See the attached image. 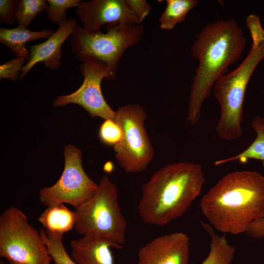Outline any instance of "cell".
Segmentation results:
<instances>
[{
    "label": "cell",
    "mask_w": 264,
    "mask_h": 264,
    "mask_svg": "<svg viewBox=\"0 0 264 264\" xmlns=\"http://www.w3.org/2000/svg\"><path fill=\"white\" fill-rule=\"evenodd\" d=\"M246 42L242 29L233 20L209 23L198 34L191 47L198 64L191 87L187 122L195 125L199 121L214 84L240 59Z\"/></svg>",
    "instance_id": "1"
},
{
    "label": "cell",
    "mask_w": 264,
    "mask_h": 264,
    "mask_svg": "<svg viewBox=\"0 0 264 264\" xmlns=\"http://www.w3.org/2000/svg\"><path fill=\"white\" fill-rule=\"evenodd\" d=\"M199 207L214 228L224 234L245 233L264 218V176L254 170L229 172L204 194Z\"/></svg>",
    "instance_id": "2"
},
{
    "label": "cell",
    "mask_w": 264,
    "mask_h": 264,
    "mask_svg": "<svg viewBox=\"0 0 264 264\" xmlns=\"http://www.w3.org/2000/svg\"><path fill=\"white\" fill-rule=\"evenodd\" d=\"M204 182L203 170L198 163L178 162L163 166L142 186L139 216L149 224H169L186 212Z\"/></svg>",
    "instance_id": "3"
},
{
    "label": "cell",
    "mask_w": 264,
    "mask_h": 264,
    "mask_svg": "<svg viewBox=\"0 0 264 264\" xmlns=\"http://www.w3.org/2000/svg\"><path fill=\"white\" fill-rule=\"evenodd\" d=\"M264 58V42L256 49L251 48L240 65L220 77L213 91L220 109L216 127L218 137L231 141L240 138L243 134V105L246 88L259 63Z\"/></svg>",
    "instance_id": "4"
},
{
    "label": "cell",
    "mask_w": 264,
    "mask_h": 264,
    "mask_svg": "<svg viewBox=\"0 0 264 264\" xmlns=\"http://www.w3.org/2000/svg\"><path fill=\"white\" fill-rule=\"evenodd\" d=\"M107 32H89L77 24L70 37L71 49L82 62L93 61L105 66L115 79L118 64L125 51L141 40V24L114 22L107 25Z\"/></svg>",
    "instance_id": "5"
},
{
    "label": "cell",
    "mask_w": 264,
    "mask_h": 264,
    "mask_svg": "<svg viewBox=\"0 0 264 264\" xmlns=\"http://www.w3.org/2000/svg\"><path fill=\"white\" fill-rule=\"evenodd\" d=\"M75 231L82 236L101 237L121 246L126 242L127 220L120 209L116 186L106 175L94 194L75 209Z\"/></svg>",
    "instance_id": "6"
},
{
    "label": "cell",
    "mask_w": 264,
    "mask_h": 264,
    "mask_svg": "<svg viewBox=\"0 0 264 264\" xmlns=\"http://www.w3.org/2000/svg\"><path fill=\"white\" fill-rule=\"evenodd\" d=\"M0 257L10 264H51L52 261L40 232L13 206L0 215Z\"/></svg>",
    "instance_id": "7"
},
{
    "label": "cell",
    "mask_w": 264,
    "mask_h": 264,
    "mask_svg": "<svg viewBox=\"0 0 264 264\" xmlns=\"http://www.w3.org/2000/svg\"><path fill=\"white\" fill-rule=\"evenodd\" d=\"M147 117L142 106L128 104L115 111V122L122 131L120 141L113 147L119 165L128 173L146 170L153 160L154 152L145 122Z\"/></svg>",
    "instance_id": "8"
},
{
    "label": "cell",
    "mask_w": 264,
    "mask_h": 264,
    "mask_svg": "<svg viewBox=\"0 0 264 264\" xmlns=\"http://www.w3.org/2000/svg\"><path fill=\"white\" fill-rule=\"evenodd\" d=\"M64 154L65 166L61 177L52 186L40 190L39 200L47 207L66 203L76 209L94 194L98 184L84 170L82 153L78 148L67 145Z\"/></svg>",
    "instance_id": "9"
},
{
    "label": "cell",
    "mask_w": 264,
    "mask_h": 264,
    "mask_svg": "<svg viewBox=\"0 0 264 264\" xmlns=\"http://www.w3.org/2000/svg\"><path fill=\"white\" fill-rule=\"evenodd\" d=\"M80 70L84 79L81 86L67 95L59 96L53 101L55 107L68 104H77L92 117H99L114 121L115 111L106 102L101 90V82L104 78L114 80L108 68L100 63L93 61L82 62Z\"/></svg>",
    "instance_id": "10"
},
{
    "label": "cell",
    "mask_w": 264,
    "mask_h": 264,
    "mask_svg": "<svg viewBox=\"0 0 264 264\" xmlns=\"http://www.w3.org/2000/svg\"><path fill=\"white\" fill-rule=\"evenodd\" d=\"M76 13L83 28L89 32L101 31L104 24L124 22L140 24L125 0H92L82 1Z\"/></svg>",
    "instance_id": "11"
},
{
    "label": "cell",
    "mask_w": 264,
    "mask_h": 264,
    "mask_svg": "<svg viewBox=\"0 0 264 264\" xmlns=\"http://www.w3.org/2000/svg\"><path fill=\"white\" fill-rule=\"evenodd\" d=\"M190 240L181 232L154 238L139 250L136 264H189Z\"/></svg>",
    "instance_id": "12"
},
{
    "label": "cell",
    "mask_w": 264,
    "mask_h": 264,
    "mask_svg": "<svg viewBox=\"0 0 264 264\" xmlns=\"http://www.w3.org/2000/svg\"><path fill=\"white\" fill-rule=\"evenodd\" d=\"M77 22L69 18L58 24V28L47 40L41 44L29 46V59L23 66L20 77L22 80L37 63L42 62L48 69L55 70L62 65V46L71 36L77 26Z\"/></svg>",
    "instance_id": "13"
},
{
    "label": "cell",
    "mask_w": 264,
    "mask_h": 264,
    "mask_svg": "<svg viewBox=\"0 0 264 264\" xmlns=\"http://www.w3.org/2000/svg\"><path fill=\"white\" fill-rule=\"evenodd\" d=\"M71 257L77 264H114L110 248L122 247L107 239L82 236L70 242Z\"/></svg>",
    "instance_id": "14"
},
{
    "label": "cell",
    "mask_w": 264,
    "mask_h": 264,
    "mask_svg": "<svg viewBox=\"0 0 264 264\" xmlns=\"http://www.w3.org/2000/svg\"><path fill=\"white\" fill-rule=\"evenodd\" d=\"M53 30L32 31L18 26L14 28H0V42L8 46L16 57L29 60V50L26 47L27 43L41 39H47Z\"/></svg>",
    "instance_id": "15"
},
{
    "label": "cell",
    "mask_w": 264,
    "mask_h": 264,
    "mask_svg": "<svg viewBox=\"0 0 264 264\" xmlns=\"http://www.w3.org/2000/svg\"><path fill=\"white\" fill-rule=\"evenodd\" d=\"M44 229L63 235L74 227L77 220L76 212L67 208L64 204L48 207L38 218Z\"/></svg>",
    "instance_id": "16"
},
{
    "label": "cell",
    "mask_w": 264,
    "mask_h": 264,
    "mask_svg": "<svg viewBox=\"0 0 264 264\" xmlns=\"http://www.w3.org/2000/svg\"><path fill=\"white\" fill-rule=\"evenodd\" d=\"M201 224L210 238L209 252L201 264H231L236 249L229 243L225 235H219L209 223Z\"/></svg>",
    "instance_id": "17"
},
{
    "label": "cell",
    "mask_w": 264,
    "mask_h": 264,
    "mask_svg": "<svg viewBox=\"0 0 264 264\" xmlns=\"http://www.w3.org/2000/svg\"><path fill=\"white\" fill-rule=\"evenodd\" d=\"M251 127L256 133V137L253 142L238 154L215 161V165L219 166L234 161L245 163L249 159L264 161V118L260 116L255 117L251 123Z\"/></svg>",
    "instance_id": "18"
},
{
    "label": "cell",
    "mask_w": 264,
    "mask_h": 264,
    "mask_svg": "<svg viewBox=\"0 0 264 264\" xmlns=\"http://www.w3.org/2000/svg\"><path fill=\"white\" fill-rule=\"evenodd\" d=\"M198 3L197 0H167L159 21L162 29L170 30L185 21L188 13Z\"/></svg>",
    "instance_id": "19"
},
{
    "label": "cell",
    "mask_w": 264,
    "mask_h": 264,
    "mask_svg": "<svg viewBox=\"0 0 264 264\" xmlns=\"http://www.w3.org/2000/svg\"><path fill=\"white\" fill-rule=\"evenodd\" d=\"M39 232L55 264H77L66 251L63 242V235L57 234L43 228L40 229Z\"/></svg>",
    "instance_id": "20"
},
{
    "label": "cell",
    "mask_w": 264,
    "mask_h": 264,
    "mask_svg": "<svg viewBox=\"0 0 264 264\" xmlns=\"http://www.w3.org/2000/svg\"><path fill=\"white\" fill-rule=\"evenodd\" d=\"M48 6L47 0H22L17 7L15 18L18 26L27 28L31 21Z\"/></svg>",
    "instance_id": "21"
},
{
    "label": "cell",
    "mask_w": 264,
    "mask_h": 264,
    "mask_svg": "<svg viewBox=\"0 0 264 264\" xmlns=\"http://www.w3.org/2000/svg\"><path fill=\"white\" fill-rule=\"evenodd\" d=\"M81 0H47L48 6L45 11L48 19L58 23L66 20V11L71 7H77Z\"/></svg>",
    "instance_id": "22"
},
{
    "label": "cell",
    "mask_w": 264,
    "mask_h": 264,
    "mask_svg": "<svg viewBox=\"0 0 264 264\" xmlns=\"http://www.w3.org/2000/svg\"><path fill=\"white\" fill-rule=\"evenodd\" d=\"M122 131L119 125L112 120H105L99 130V137L104 144L108 146L117 145L122 138Z\"/></svg>",
    "instance_id": "23"
},
{
    "label": "cell",
    "mask_w": 264,
    "mask_h": 264,
    "mask_svg": "<svg viewBox=\"0 0 264 264\" xmlns=\"http://www.w3.org/2000/svg\"><path fill=\"white\" fill-rule=\"evenodd\" d=\"M23 58L16 57L0 66V78L15 82L20 77L22 68L27 63Z\"/></svg>",
    "instance_id": "24"
},
{
    "label": "cell",
    "mask_w": 264,
    "mask_h": 264,
    "mask_svg": "<svg viewBox=\"0 0 264 264\" xmlns=\"http://www.w3.org/2000/svg\"><path fill=\"white\" fill-rule=\"evenodd\" d=\"M245 23L250 31L252 40L251 48L256 49L264 42V29L260 18L256 15L250 14L247 17Z\"/></svg>",
    "instance_id": "25"
},
{
    "label": "cell",
    "mask_w": 264,
    "mask_h": 264,
    "mask_svg": "<svg viewBox=\"0 0 264 264\" xmlns=\"http://www.w3.org/2000/svg\"><path fill=\"white\" fill-rule=\"evenodd\" d=\"M19 3V0H0V23L12 24L14 22L15 14Z\"/></svg>",
    "instance_id": "26"
},
{
    "label": "cell",
    "mask_w": 264,
    "mask_h": 264,
    "mask_svg": "<svg viewBox=\"0 0 264 264\" xmlns=\"http://www.w3.org/2000/svg\"><path fill=\"white\" fill-rule=\"evenodd\" d=\"M125 1L140 24L149 14L151 10L150 5L145 0H125Z\"/></svg>",
    "instance_id": "27"
},
{
    "label": "cell",
    "mask_w": 264,
    "mask_h": 264,
    "mask_svg": "<svg viewBox=\"0 0 264 264\" xmlns=\"http://www.w3.org/2000/svg\"><path fill=\"white\" fill-rule=\"evenodd\" d=\"M245 233L255 240L264 239V218L257 220L248 227Z\"/></svg>",
    "instance_id": "28"
},
{
    "label": "cell",
    "mask_w": 264,
    "mask_h": 264,
    "mask_svg": "<svg viewBox=\"0 0 264 264\" xmlns=\"http://www.w3.org/2000/svg\"><path fill=\"white\" fill-rule=\"evenodd\" d=\"M0 264H5L3 263V262L0 261Z\"/></svg>",
    "instance_id": "29"
},
{
    "label": "cell",
    "mask_w": 264,
    "mask_h": 264,
    "mask_svg": "<svg viewBox=\"0 0 264 264\" xmlns=\"http://www.w3.org/2000/svg\"><path fill=\"white\" fill-rule=\"evenodd\" d=\"M263 167L264 168V161L263 162Z\"/></svg>",
    "instance_id": "30"
}]
</instances>
